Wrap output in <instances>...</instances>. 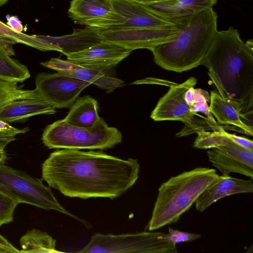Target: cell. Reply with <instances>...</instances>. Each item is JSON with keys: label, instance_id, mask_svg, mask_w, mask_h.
Instances as JSON below:
<instances>
[{"label": "cell", "instance_id": "1", "mask_svg": "<svg viewBox=\"0 0 253 253\" xmlns=\"http://www.w3.org/2000/svg\"><path fill=\"white\" fill-rule=\"evenodd\" d=\"M137 159L126 160L102 151L62 149L42 165V177L65 196L112 200L125 194L139 177Z\"/></svg>", "mask_w": 253, "mask_h": 253}, {"label": "cell", "instance_id": "2", "mask_svg": "<svg viewBox=\"0 0 253 253\" xmlns=\"http://www.w3.org/2000/svg\"><path fill=\"white\" fill-rule=\"evenodd\" d=\"M201 65L206 66L218 94L241 109L247 119L253 115V42H244L232 27L217 31Z\"/></svg>", "mask_w": 253, "mask_h": 253}, {"label": "cell", "instance_id": "3", "mask_svg": "<svg viewBox=\"0 0 253 253\" xmlns=\"http://www.w3.org/2000/svg\"><path fill=\"white\" fill-rule=\"evenodd\" d=\"M217 15L212 7L181 19L177 34L152 47L161 68L181 73L201 65L217 32Z\"/></svg>", "mask_w": 253, "mask_h": 253}, {"label": "cell", "instance_id": "4", "mask_svg": "<svg viewBox=\"0 0 253 253\" xmlns=\"http://www.w3.org/2000/svg\"><path fill=\"white\" fill-rule=\"evenodd\" d=\"M218 176L213 169L198 167L163 183L158 189L148 230L153 231L177 222Z\"/></svg>", "mask_w": 253, "mask_h": 253}, {"label": "cell", "instance_id": "5", "mask_svg": "<svg viewBox=\"0 0 253 253\" xmlns=\"http://www.w3.org/2000/svg\"><path fill=\"white\" fill-rule=\"evenodd\" d=\"M42 140L49 149L106 150L121 143L122 135L101 118L89 128L76 126L62 119L45 128Z\"/></svg>", "mask_w": 253, "mask_h": 253}, {"label": "cell", "instance_id": "6", "mask_svg": "<svg viewBox=\"0 0 253 253\" xmlns=\"http://www.w3.org/2000/svg\"><path fill=\"white\" fill-rule=\"evenodd\" d=\"M0 189L16 199L46 210H54L78 220L85 226L89 224L68 211L58 202L50 187L42 180L10 167L0 164Z\"/></svg>", "mask_w": 253, "mask_h": 253}, {"label": "cell", "instance_id": "7", "mask_svg": "<svg viewBox=\"0 0 253 253\" xmlns=\"http://www.w3.org/2000/svg\"><path fill=\"white\" fill-rule=\"evenodd\" d=\"M163 232H142L114 235L95 233L79 253H176Z\"/></svg>", "mask_w": 253, "mask_h": 253}, {"label": "cell", "instance_id": "8", "mask_svg": "<svg viewBox=\"0 0 253 253\" xmlns=\"http://www.w3.org/2000/svg\"><path fill=\"white\" fill-rule=\"evenodd\" d=\"M55 108L34 90L20 87L17 83L0 80V120L6 123L24 121L40 114H54Z\"/></svg>", "mask_w": 253, "mask_h": 253}, {"label": "cell", "instance_id": "9", "mask_svg": "<svg viewBox=\"0 0 253 253\" xmlns=\"http://www.w3.org/2000/svg\"><path fill=\"white\" fill-rule=\"evenodd\" d=\"M180 21L176 25L162 28L94 29L104 41L131 51L141 48L150 50L154 46L173 38L179 31Z\"/></svg>", "mask_w": 253, "mask_h": 253}, {"label": "cell", "instance_id": "10", "mask_svg": "<svg viewBox=\"0 0 253 253\" xmlns=\"http://www.w3.org/2000/svg\"><path fill=\"white\" fill-rule=\"evenodd\" d=\"M91 84L57 73H41L36 78L39 95L55 108H68Z\"/></svg>", "mask_w": 253, "mask_h": 253}, {"label": "cell", "instance_id": "11", "mask_svg": "<svg viewBox=\"0 0 253 253\" xmlns=\"http://www.w3.org/2000/svg\"><path fill=\"white\" fill-rule=\"evenodd\" d=\"M221 144L207 151L210 163L222 175L238 173L253 178V150L244 148L233 141L223 132ZM225 130V129H224Z\"/></svg>", "mask_w": 253, "mask_h": 253}, {"label": "cell", "instance_id": "12", "mask_svg": "<svg viewBox=\"0 0 253 253\" xmlns=\"http://www.w3.org/2000/svg\"><path fill=\"white\" fill-rule=\"evenodd\" d=\"M69 16L78 24L96 29H114L118 15L111 0H72Z\"/></svg>", "mask_w": 253, "mask_h": 253}, {"label": "cell", "instance_id": "13", "mask_svg": "<svg viewBox=\"0 0 253 253\" xmlns=\"http://www.w3.org/2000/svg\"><path fill=\"white\" fill-rule=\"evenodd\" d=\"M196 83V79L190 77L181 84L171 85L168 91L159 100L151 118L155 121H179L185 125L189 124L194 115L198 114L191 111L185 95Z\"/></svg>", "mask_w": 253, "mask_h": 253}, {"label": "cell", "instance_id": "14", "mask_svg": "<svg viewBox=\"0 0 253 253\" xmlns=\"http://www.w3.org/2000/svg\"><path fill=\"white\" fill-rule=\"evenodd\" d=\"M111 2L118 15L117 28L167 27L176 25L180 20L163 17L149 9L145 4L129 0H111Z\"/></svg>", "mask_w": 253, "mask_h": 253}, {"label": "cell", "instance_id": "15", "mask_svg": "<svg viewBox=\"0 0 253 253\" xmlns=\"http://www.w3.org/2000/svg\"><path fill=\"white\" fill-rule=\"evenodd\" d=\"M131 51L119 45L102 40L86 49L66 56L67 60L80 65L104 71L117 65Z\"/></svg>", "mask_w": 253, "mask_h": 253}, {"label": "cell", "instance_id": "16", "mask_svg": "<svg viewBox=\"0 0 253 253\" xmlns=\"http://www.w3.org/2000/svg\"><path fill=\"white\" fill-rule=\"evenodd\" d=\"M41 64L63 75L90 83L108 93L125 84L122 80L107 76L104 71L82 66L69 60L53 58Z\"/></svg>", "mask_w": 253, "mask_h": 253}, {"label": "cell", "instance_id": "17", "mask_svg": "<svg viewBox=\"0 0 253 253\" xmlns=\"http://www.w3.org/2000/svg\"><path fill=\"white\" fill-rule=\"evenodd\" d=\"M253 179L244 180L228 176H218L199 195L195 202L197 211H203L218 200L237 194L252 193Z\"/></svg>", "mask_w": 253, "mask_h": 253}, {"label": "cell", "instance_id": "18", "mask_svg": "<svg viewBox=\"0 0 253 253\" xmlns=\"http://www.w3.org/2000/svg\"><path fill=\"white\" fill-rule=\"evenodd\" d=\"M39 37L48 44L50 50L57 51L65 55L83 50L102 41L94 28L86 26L67 35Z\"/></svg>", "mask_w": 253, "mask_h": 253}, {"label": "cell", "instance_id": "19", "mask_svg": "<svg viewBox=\"0 0 253 253\" xmlns=\"http://www.w3.org/2000/svg\"><path fill=\"white\" fill-rule=\"evenodd\" d=\"M217 0H163L145 4L157 14L174 21L212 7Z\"/></svg>", "mask_w": 253, "mask_h": 253}, {"label": "cell", "instance_id": "20", "mask_svg": "<svg viewBox=\"0 0 253 253\" xmlns=\"http://www.w3.org/2000/svg\"><path fill=\"white\" fill-rule=\"evenodd\" d=\"M209 109L218 124L232 126L241 129L245 134L253 135V126L247 125L242 120L241 108L214 91L210 93Z\"/></svg>", "mask_w": 253, "mask_h": 253}, {"label": "cell", "instance_id": "21", "mask_svg": "<svg viewBox=\"0 0 253 253\" xmlns=\"http://www.w3.org/2000/svg\"><path fill=\"white\" fill-rule=\"evenodd\" d=\"M100 118L97 100L89 95H86L76 99L63 119L71 125L89 128L92 127Z\"/></svg>", "mask_w": 253, "mask_h": 253}, {"label": "cell", "instance_id": "22", "mask_svg": "<svg viewBox=\"0 0 253 253\" xmlns=\"http://www.w3.org/2000/svg\"><path fill=\"white\" fill-rule=\"evenodd\" d=\"M23 43L42 51L49 50L47 42L39 35L30 36L14 30L0 21V45L9 55H14L12 45Z\"/></svg>", "mask_w": 253, "mask_h": 253}, {"label": "cell", "instance_id": "23", "mask_svg": "<svg viewBox=\"0 0 253 253\" xmlns=\"http://www.w3.org/2000/svg\"><path fill=\"white\" fill-rule=\"evenodd\" d=\"M22 250L20 253H61L55 249L56 240L46 232L33 229L20 239Z\"/></svg>", "mask_w": 253, "mask_h": 253}, {"label": "cell", "instance_id": "24", "mask_svg": "<svg viewBox=\"0 0 253 253\" xmlns=\"http://www.w3.org/2000/svg\"><path fill=\"white\" fill-rule=\"evenodd\" d=\"M9 56L0 45V80L23 82L30 77L27 67Z\"/></svg>", "mask_w": 253, "mask_h": 253}, {"label": "cell", "instance_id": "25", "mask_svg": "<svg viewBox=\"0 0 253 253\" xmlns=\"http://www.w3.org/2000/svg\"><path fill=\"white\" fill-rule=\"evenodd\" d=\"M221 129L219 130H203L197 132L198 136L194 142L193 147L206 149L218 147L222 143L223 137Z\"/></svg>", "mask_w": 253, "mask_h": 253}, {"label": "cell", "instance_id": "26", "mask_svg": "<svg viewBox=\"0 0 253 253\" xmlns=\"http://www.w3.org/2000/svg\"><path fill=\"white\" fill-rule=\"evenodd\" d=\"M19 202L0 189V226L13 221L15 209Z\"/></svg>", "mask_w": 253, "mask_h": 253}, {"label": "cell", "instance_id": "27", "mask_svg": "<svg viewBox=\"0 0 253 253\" xmlns=\"http://www.w3.org/2000/svg\"><path fill=\"white\" fill-rule=\"evenodd\" d=\"M210 95L206 90L194 88V98L193 103L190 106L191 110L194 113H203L208 119L216 122L209 109L208 102H210Z\"/></svg>", "mask_w": 253, "mask_h": 253}, {"label": "cell", "instance_id": "28", "mask_svg": "<svg viewBox=\"0 0 253 253\" xmlns=\"http://www.w3.org/2000/svg\"><path fill=\"white\" fill-rule=\"evenodd\" d=\"M167 234L168 241L172 244L176 245L182 242H187L195 240L201 237L200 234L181 231L169 227Z\"/></svg>", "mask_w": 253, "mask_h": 253}, {"label": "cell", "instance_id": "29", "mask_svg": "<svg viewBox=\"0 0 253 253\" xmlns=\"http://www.w3.org/2000/svg\"><path fill=\"white\" fill-rule=\"evenodd\" d=\"M29 130L28 127L19 129L14 127L11 129L0 130V145L5 147L10 142L16 139V135L24 133Z\"/></svg>", "mask_w": 253, "mask_h": 253}, {"label": "cell", "instance_id": "30", "mask_svg": "<svg viewBox=\"0 0 253 253\" xmlns=\"http://www.w3.org/2000/svg\"><path fill=\"white\" fill-rule=\"evenodd\" d=\"M223 132L226 136L229 137L238 145L247 149L253 150V142L252 140L246 137L230 133L224 129L223 130Z\"/></svg>", "mask_w": 253, "mask_h": 253}, {"label": "cell", "instance_id": "31", "mask_svg": "<svg viewBox=\"0 0 253 253\" xmlns=\"http://www.w3.org/2000/svg\"><path fill=\"white\" fill-rule=\"evenodd\" d=\"M6 238L0 234V253H20Z\"/></svg>", "mask_w": 253, "mask_h": 253}, {"label": "cell", "instance_id": "32", "mask_svg": "<svg viewBox=\"0 0 253 253\" xmlns=\"http://www.w3.org/2000/svg\"><path fill=\"white\" fill-rule=\"evenodd\" d=\"M7 25L15 31L21 32L23 29L21 22L16 16L7 17Z\"/></svg>", "mask_w": 253, "mask_h": 253}, {"label": "cell", "instance_id": "33", "mask_svg": "<svg viewBox=\"0 0 253 253\" xmlns=\"http://www.w3.org/2000/svg\"><path fill=\"white\" fill-rule=\"evenodd\" d=\"M4 148L0 145V164H4L7 160V155Z\"/></svg>", "mask_w": 253, "mask_h": 253}, {"label": "cell", "instance_id": "34", "mask_svg": "<svg viewBox=\"0 0 253 253\" xmlns=\"http://www.w3.org/2000/svg\"><path fill=\"white\" fill-rule=\"evenodd\" d=\"M14 127L9 125L8 123L0 120V130L11 129Z\"/></svg>", "mask_w": 253, "mask_h": 253}, {"label": "cell", "instance_id": "35", "mask_svg": "<svg viewBox=\"0 0 253 253\" xmlns=\"http://www.w3.org/2000/svg\"><path fill=\"white\" fill-rule=\"evenodd\" d=\"M134 2L142 3V4H150L157 1H160L163 0H129Z\"/></svg>", "mask_w": 253, "mask_h": 253}, {"label": "cell", "instance_id": "36", "mask_svg": "<svg viewBox=\"0 0 253 253\" xmlns=\"http://www.w3.org/2000/svg\"><path fill=\"white\" fill-rule=\"evenodd\" d=\"M8 0H0V7L5 4Z\"/></svg>", "mask_w": 253, "mask_h": 253}]
</instances>
